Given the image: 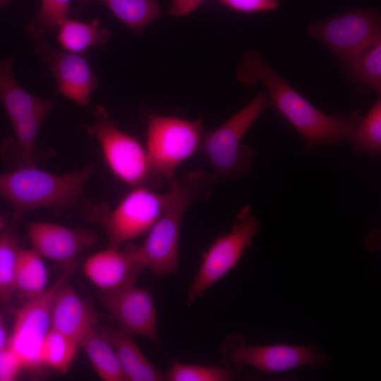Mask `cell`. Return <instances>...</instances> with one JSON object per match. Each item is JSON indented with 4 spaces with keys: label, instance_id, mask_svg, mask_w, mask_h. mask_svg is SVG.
Returning a JSON list of instances; mask_svg holds the SVG:
<instances>
[{
    "label": "cell",
    "instance_id": "obj_2",
    "mask_svg": "<svg viewBox=\"0 0 381 381\" xmlns=\"http://www.w3.org/2000/svg\"><path fill=\"white\" fill-rule=\"evenodd\" d=\"M215 183L203 171L189 172L170 184L166 205L142 246L131 243L138 262L156 277L175 274L179 266L181 227L186 211L212 195Z\"/></svg>",
    "mask_w": 381,
    "mask_h": 381
},
{
    "label": "cell",
    "instance_id": "obj_33",
    "mask_svg": "<svg viewBox=\"0 0 381 381\" xmlns=\"http://www.w3.org/2000/svg\"><path fill=\"white\" fill-rule=\"evenodd\" d=\"M8 339V337L7 335L5 321L2 313L0 312V349L7 344Z\"/></svg>",
    "mask_w": 381,
    "mask_h": 381
},
{
    "label": "cell",
    "instance_id": "obj_4",
    "mask_svg": "<svg viewBox=\"0 0 381 381\" xmlns=\"http://www.w3.org/2000/svg\"><path fill=\"white\" fill-rule=\"evenodd\" d=\"M271 107V102L262 90L219 126L205 131L200 150L212 167L210 176L215 185L252 172L255 154L251 147L242 143V140Z\"/></svg>",
    "mask_w": 381,
    "mask_h": 381
},
{
    "label": "cell",
    "instance_id": "obj_10",
    "mask_svg": "<svg viewBox=\"0 0 381 381\" xmlns=\"http://www.w3.org/2000/svg\"><path fill=\"white\" fill-rule=\"evenodd\" d=\"M222 352L225 360L248 365L265 374L304 367L318 368L331 361V357L313 344L248 345L238 334H230L225 339Z\"/></svg>",
    "mask_w": 381,
    "mask_h": 381
},
{
    "label": "cell",
    "instance_id": "obj_35",
    "mask_svg": "<svg viewBox=\"0 0 381 381\" xmlns=\"http://www.w3.org/2000/svg\"><path fill=\"white\" fill-rule=\"evenodd\" d=\"M11 0H0V7L6 6L10 3Z\"/></svg>",
    "mask_w": 381,
    "mask_h": 381
},
{
    "label": "cell",
    "instance_id": "obj_18",
    "mask_svg": "<svg viewBox=\"0 0 381 381\" xmlns=\"http://www.w3.org/2000/svg\"><path fill=\"white\" fill-rule=\"evenodd\" d=\"M49 112L37 113L12 123L14 136L4 140L0 148L2 162L15 169L37 166L40 158L37 140L40 128Z\"/></svg>",
    "mask_w": 381,
    "mask_h": 381
},
{
    "label": "cell",
    "instance_id": "obj_9",
    "mask_svg": "<svg viewBox=\"0 0 381 381\" xmlns=\"http://www.w3.org/2000/svg\"><path fill=\"white\" fill-rule=\"evenodd\" d=\"M260 228V222L251 207H242L230 231L216 238L203 253L198 270L187 291V305H191L238 265Z\"/></svg>",
    "mask_w": 381,
    "mask_h": 381
},
{
    "label": "cell",
    "instance_id": "obj_13",
    "mask_svg": "<svg viewBox=\"0 0 381 381\" xmlns=\"http://www.w3.org/2000/svg\"><path fill=\"white\" fill-rule=\"evenodd\" d=\"M36 49L54 77L57 92L80 106H87L97 85L87 57L83 54L51 47L44 42L37 44Z\"/></svg>",
    "mask_w": 381,
    "mask_h": 381
},
{
    "label": "cell",
    "instance_id": "obj_8",
    "mask_svg": "<svg viewBox=\"0 0 381 381\" xmlns=\"http://www.w3.org/2000/svg\"><path fill=\"white\" fill-rule=\"evenodd\" d=\"M167 198L168 192L133 188L111 210L106 204L91 207L88 217L104 230L108 248L119 249L123 243L147 233L161 214Z\"/></svg>",
    "mask_w": 381,
    "mask_h": 381
},
{
    "label": "cell",
    "instance_id": "obj_14",
    "mask_svg": "<svg viewBox=\"0 0 381 381\" xmlns=\"http://www.w3.org/2000/svg\"><path fill=\"white\" fill-rule=\"evenodd\" d=\"M28 236L32 248L42 258L65 265H73V260L97 241L95 234L88 229L40 222L28 224Z\"/></svg>",
    "mask_w": 381,
    "mask_h": 381
},
{
    "label": "cell",
    "instance_id": "obj_17",
    "mask_svg": "<svg viewBox=\"0 0 381 381\" xmlns=\"http://www.w3.org/2000/svg\"><path fill=\"white\" fill-rule=\"evenodd\" d=\"M13 56L0 62V100L11 122L16 123L40 112H50L52 99L37 97L25 90L12 73Z\"/></svg>",
    "mask_w": 381,
    "mask_h": 381
},
{
    "label": "cell",
    "instance_id": "obj_29",
    "mask_svg": "<svg viewBox=\"0 0 381 381\" xmlns=\"http://www.w3.org/2000/svg\"><path fill=\"white\" fill-rule=\"evenodd\" d=\"M234 378L227 368L173 362L164 380L168 381H229Z\"/></svg>",
    "mask_w": 381,
    "mask_h": 381
},
{
    "label": "cell",
    "instance_id": "obj_31",
    "mask_svg": "<svg viewBox=\"0 0 381 381\" xmlns=\"http://www.w3.org/2000/svg\"><path fill=\"white\" fill-rule=\"evenodd\" d=\"M24 366L18 356L7 344L0 349V381H13Z\"/></svg>",
    "mask_w": 381,
    "mask_h": 381
},
{
    "label": "cell",
    "instance_id": "obj_28",
    "mask_svg": "<svg viewBox=\"0 0 381 381\" xmlns=\"http://www.w3.org/2000/svg\"><path fill=\"white\" fill-rule=\"evenodd\" d=\"M71 0H41L35 18L27 26V32L40 39L56 30L59 25L68 18Z\"/></svg>",
    "mask_w": 381,
    "mask_h": 381
},
{
    "label": "cell",
    "instance_id": "obj_27",
    "mask_svg": "<svg viewBox=\"0 0 381 381\" xmlns=\"http://www.w3.org/2000/svg\"><path fill=\"white\" fill-rule=\"evenodd\" d=\"M16 235L0 231V301H8L15 294V274L20 250Z\"/></svg>",
    "mask_w": 381,
    "mask_h": 381
},
{
    "label": "cell",
    "instance_id": "obj_5",
    "mask_svg": "<svg viewBox=\"0 0 381 381\" xmlns=\"http://www.w3.org/2000/svg\"><path fill=\"white\" fill-rule=\"evenodd\" d=\"M92 114L93 123L88 130L98 140L111 174L133 188L159 187L163 179L152 166L140 141L123 131L102 106H96Z\"/></svg>",
    "mask_w": 381,
    "mask_h": 381
},
{
    "label": "cell",
    "instance_id": "obj_6",
    "mask_svg": "<svg viewBox=\"0 0 381 381\" xmlns=\"http://www.w3.org/2000/svg\"><path fill=\"white\" fill-rule=\"evenodd\" d=\"M145 123L149 159L170 185L176 180L178 167L200 150L206 131L203 122L147 112Z\"/></svg>",
    "mask_w": 381,
    "mask_h": 381
},
{
    "label": "cell",
    "instance_id": "obj_30",
    "mask_svg": "<svg viewBox=\"0 0 381 381\" xmlns=\"http://www.w3.org/2000/svg\"><path fill=\"white\" fill-rule=\"evenodd\" d=\"M225 8L241 13H258L278 9L282 0H215Z\"/></svg>",
    "mask_w": 381,
    "mask_h": 381
},
{
    "label": "cell",
    "instance_id": "obj_26",
    "mask_svg": "<svg viewBox=\"0 0 381 381\" xmlns=\"http://www.w3.org/2000/svg\"><path fill=\"white\" fill-rule=\"evenodd\" d=\"M356 85L381 94V41L365 50L346 71Z\"/></svg>",
    "mask_w": 381,
    "mask_h": 381
},
{
    "label": "cell",
    "instance_id": "obj_32",
    "mask_svg": "<svg viewBox=\"0 0 381 381\" xmlns=\"http://www.w3.org/2000/svg\"><path fill=\"white\" fill-rule=\"evenodd\" d=\"M207 0H171L169 14L174 16L188 15L202 6Z\"/></svg>",
    "mask_w": 381,
    "mask_h": 381
},
{
    "label": "cell",
    "instance_id": "obj_20",
    "mask_svg": "<svg viewBox=\"0 0 381 381\" xmlns=\"http://www.w3.org/2000/svg\"><path fill=\"white\" fill-rule=\"evenodd\" d=\"M99 2L131 32L140 35L159 16L160 8L155 0H78L72 13L78 16L92 3Z\"/></svg>",
    "mask_w": 381,
    "mask_h": 381
},
{
    "label": "cell",
    "instance_id": "obj_11",
    "mask_svg": "<svg viewBox=\"0 0 381 381\" xmlns=\"http://www.w3.org/2000/svg\"><path fill=\"white\" fill-rule=\"evenodd\" d=\"M74 265L70 266L54 286L40 296L26 301L16 315L8 344L18 356L24 368H35L41 365L39 353L43 341L51 329L54 299L57 290L71 274Z\"/></svg>",
    "mask_w": 381,
    "mask_h": 381
},
{
    "label": "cell",
    "instance_id": "obj_22",
    "mask_svg": "<svg viewBox=\"0 0 381 381\" xmlns=\"http://www.w3.org/2000/svg\"><path fill=\"white\" fill-rule=\"evenodd\" d=\"M94 370L104 381H126L118 356L102 332L91 329L80 342Z\"/></svg>",
    "mask_w": 381,
    "mask_h": 381
},
{
    "label": "cell",
    "instance_id": "obj_19",
    "mask_svg": "<svg viewBox=\"0 0 381 381\" xmlns=\"http://www.w3.org/2000/svg\"><path fill=\"white\" fill-rule=\"evenodd\" d=\"M101 332L115 350L126 380H165L164 373L147 360L135 342L133 335L119 327L103 328Z\"/></svg>",
    "mask_w": 381,
    "mask_h": 381
},
{
    "label": "cell",
    "instance_id": "obj_24",
    "mask_svg": "<svg viewBox=\"0 0 381 381\" xmlns=\"http://www.w3.org/2000/svg\"><path fill=\"white\" fill-rule=\"evenodd\" d=\"M355 154L377 159L381 154V99L378 98L348 140Z\"/></svg>",
    "mask_w": 381,
    "mask_h": 381
},
{
    "label": "cell",
    "instance_id": "obj_15",
    "mask_svg": "<svg viewBox=\"0 0 381 381\" xmlns=\"http://www.w3.org/2000/svg\"><path fill=\"white\" fill-rule=\"evenodd\" d=\"M144 269L133 255L131 243L123 250L108 248L97 252L83 265L85 275L101 292L135 284Z\"/></svg>",
    "mask_w": 381,
    "mask_h": 381
},
{
    "label": "cell",
    "instance_id": "obj_34",
    "mask_svg": "<svg viewBox=\"0 0 381 381\" xmlns=\"http://www.w3.org/2000/svg\"><path fill=\"white\" fill-rule=\"evenodd\" d=\"M5 228H6V220L0 214V231L4 229Z\"/></svg>",
    "mask_w": 381,
    "mask_h": 381
},
{
    "label": "cell",
    "instance_id": "obj_1",
    "mask_svg": "<svg viewBox=\"0 0 381 381\" xmlns=\"http://www.w3.org/2000/svg\"><path fill=\"white\" fill-rule=\"evenodd\" d=\"M236 75L249 87L258 83L263 85L272 107L304 139L303 152L348 141L363 116L358 111L347 116L322 112L291 87L258 50H249L243 54Z\"/></svg>",
    "mask_w": 381,
    "mask_h": 381
},
{
    "label": "cell",
    "instance_id": "obj_21",
    "mask_svg": "<svg viewBox=\"0 0 381 381\" xmlns=\"http://www.w3.org/2000/svg\"><path fill=\"white\" fill-rule=\"evenodd\" d=\"M57 40L62 49L83 54L90 47H104L111 38V30L102 27L98 19L81 22L69 18L58 26Z\"/></svg>",
    "mask_w": 381,
    "mask_h": 381
},
{
    "label": "cell",
    "instance_id": "obj_25",
    "mask_svg": "<svg viewBox=\"0 0 381 381\" xmlns=\"http://www.w3.org/2000/svg\"><path fill=\"white\" fill-rule=\"evenodd\" d=\"M79 347L77 341L51 328L40 350V365L66 373L75 359Z\"/></svg>",
    "mask_w": 381,
    "mask_h": 381
},
{
    "label": "cell",
    "instance_id": "obj_12",
    "mask_svg": "<svg viewBox=\"0 0 381 381\" xmlns=\"http://www.w3.org/2000/svg\"><path fill=\"white\" fill-rule=\"evenodd\" d=\"M100 299L119 327L132 335H140L159 344L156 310L150 289L133 284L117 290L101 292Z\"/></svg>",
    "mask_w": 381,
    "mask_h": 381
},
{
    "label": "cell",
    "instance_id": "obj_16",
    "mask_svg": "<svg viewBox=\"0 0 381 381\" xmlns=\"http://www.w3.org/2000/svg\"><path fill=\"white\" fill-rule=\"evenodd\" d=\"M90 306L66 282L57 290L51 314V328L77 341L95 327Z\"/></svg>",
    "mask_w": 381,
    "mask_h": 381
},
{
    "label": "cell",
    "instance_id": "obj_7",
    "mask_svg": "<svg viewBox=\"0 0 381 381\" xmlns=\"http://www.w3.org/2000/svg\"><path fill=\"white\" fill-rule=\"evenodd\" d=\"M306 32L327 46L347 71L361 54L381 41L380 11L351 9L310 22Z\"/></svg>",
    "mask_w": 381,
    "mask_h": 381
},
{
    "label": "cell",
    "instance_id": "obj_23",
    "mask_svg": "<svg viewBox=\"0 0 381 381\" xmlns=\"http://www.w3.org/2000/svg\"><path fill=\"white\" fill-rule=\"evenodd\" d=\"M47 281V269L42 257L32 248H20L15 274V293L28 301L48 289Z\"/></svg>",
    "mask_w": 381,
    "mask_h": 381
},
{
    "label": "cell",
    "instance_id": "obj_3",
    "mask_svg": "<svg viewBox=\"0 0 381 381\" xmlns=\"http://www.w3.org/2000/svg\"><path fill=\"white\" fill-rule=\"evenodd\" d=\"M94 170V164L63 174L34 165L18 167L0 173V197L11 207L15 220L36 209L68 207L78 201Z\"/></svg>",
    "mask_w": 381,
    "mask_h": 381
}]
</instances>
